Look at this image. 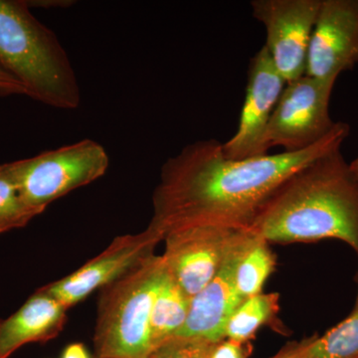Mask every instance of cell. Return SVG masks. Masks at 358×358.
Segmentation results:
<instances>
[{
	"instance_id": "cell-23",
	"label": "cell",
	"mask_w": 358,
	"mask_h": 358,
	"mask_svg": "<svg viewBox=\"0 0 358 358\" xmlns=\"http://www.w3.org/2000/svg\"><path fill=\"white\" fill-rule=\"evenodd\" d=\"M26 3L30 8L35 7V8L54 9L66 8V7L74 6L75 1L73 0H29L26 1Z\"/></svg>"
},
{
	"instance_id": "cell-24",
	"label": "cell",
	"mask_w": 358,
	"mask_h": 358,
	"mask_svg": "<svg viewBox=\"0 0 358 358\" xmlns=\"http://www.w3.org/2000/svg\"><path fill=\"white\" fill-rule=\"evenodd\" d=\"M62 358H91L83 343H75L66 346Z\"/></svg>"
},
{
	"instance_id": "cell-2",
	"label": "cell",
	"mask_w": 358,
	"mask_h": 358,
	"mask_svg": "<svg viewBox=\"0 0 358 358\" xmlns=\"http://www.w3.org/2000/svg\"><path fill=\"white\" fill-rule=\"evenodd\" d=\"M248 229L268 244L339 240L358 259V180L341 148L285 179Z\"/></svg>"
},
{
	"instance_id": "cell-12",
	"label": "cell",
	"mask_w": 358,
	"mask_h": 358,
	"mask_svg": "<svg viewBox=\"0 0 358 358\" xmlns=\"http://www.w3.org/2000/svg\"><path fill=\"white\" fill-rule=\"evenodd\" d=\"M252 236V231L239 230L217 274L192 299L187 320L176 336L200 338L212 343L225 339L228 320L244 301L236 289L235 270Z\"/></svg>"
},
{
	"instance_id": "cell-11",
	"label": "cell",
	"mask_w": 358,
	"mask_h": 358,
	"mask_svg": "<svg viewBox=\"0 0 358 358\" xmlns=\"http://www.w3.org/2000/svg\"><path fill=\"white\" fill-rule=\"evenodd\" d=\"M358 65V0H322L306 75L336 78Z\"/></svg>"
},
{
	"instance_id": "cell-3",
	"label": "cell",
	"mask_w": 358,
	"mask_h": 358,
	"mask_svg": "<svg viewBox=\"0 0 358 358\" xmlns=\"http://www.w3.org/2000/svg\"><path fill=\"white\" fill-rule=\"evenodd\" d=\"M25 0H0V71L20 82L26 96L74 110L81 90L55 33L33 15Z\"/></svg>"
},
{
	"instance_id": "cell-19",
	"label": "cell",
	"mask_w": 358,
	"mask_h": 358,
	"mask_svg": "<svg viewBox=\"0 0 358 358\" xmlns=\"http://www.w3.org/2000/svg\"><path fill=\"white\" fill-rule=\"evenodd\" d=\"M216 343L176 336L162 343L148 358H209Z\"/></svg>"
},
{
	"instance_id": "cell-5",
	"label": "cell",
	"mask_w": 358,
	"mask_h": 358,
	"mask_svg": "<svg viewBox=\"0 0 358 358\" xmlns=\"http://www.w3.org/2000/svg\"><path fill=\"white\" fill-rule=\"evenodd\" d=\"M109 166L105 148L89 138L9 162L21 197L40 213L55 200L102 178Z\"/></svg>"
},
{
	"instance_id": "cell-22",
	"label": "cell",
	"mask_w": 358,
	"mask_h": 358,
	"mask_svg": "<svg viewBox=\"0 0 358 358\" xmlns=\"http://www.w3.org/2000/svg\"><path fill=\"white\" fill-rule=\"evenodd\" d=\"M26 95L24 87L13 77L0 71V96Z\"/></svg>"
},
{
	"instance_id": "cell-17",
	"label": "cell",
	"mask_w": 358,
	"mask_h": 358,
	"mask_svg": "<svg viewBox=\"0 0 358 358\" xmlns=\"http://www.w3.org/2000/svg\"><path fill=\"white\" fill-rule=\"evenodd\" d=\"M355 281L357 293L352 312L322 336L313 334L308 358H358V267Z\"/></svg>"
},
{
	"instance_id": "cell-1",
	"label": "cell",
	"mask_w": 358,
	"mask_h": 358,
	"mask_svg": "<svg viewBox=\"0 0 358 358\" xmlns=\"http://www.w3.org/2000/svg\"><path fill=\"white\" fill-rule=\"evenodd\" d=\"M350 124L336 122L324 140L299 152L229 159L218 141H194L169 157L152 195L148 227L164 239L169 231L192 225L248 229L282 181L317 157L341 148Z\"/></svg>"
},
{
	"instance_id": "cell-25",
	"label": "cell",
	"mask_w": 358,
	"mask_h": 358,
	"mask_svg": "<svg viewBox=\"0 0 358 358\" xmlns=\"http://www.w3.org/2000/svg\"><path fill=\"white\" fill-rule=\"evenodd\" d=\"M350 166L353 174H355V178H357L358 180V157H355L352 162H350Z\"/></svg>"
},
{
	"instance_id": "cell-14",
	"label": "cell",
	"mask_w": 358,
	"mask_h": 358,
	"mask_svg": "<svg viewBox=\"0 0 358 358\" xmlns=\"http://www.w3.org/2000/svg\"><path fill=\"white\" fill-rule=\"evenodd\" d=\"M192 299L169 273H166L155 298L150 317V343L152 352L174 338L185 326Z\"/></svg>"
},
{
	"instance_id": "cell-13",
	"label": "cell",
	"mask_w": 358,
	"mask_h": 358,
	"mask_svg": "<svg viewBox=\"0 0 358 358\" xmlns=\"http://www.w3.org/2000/svg\"><path fill=\"white\" fill-rule=\"evenodd\" d=\"M67 308L43 289L6 320H0V358H9L23 345L46 343L64 329Z\"/></svg>"
},
{
	"instance_id": "cell-16",
	"label": "cell",
	"mask_w": 358,
	"mask_h": 358,
	"mask_svg": "<svg viewBox=\"0 0 358 358\" xmlns=\"http://www.w3.org/2000/svg\"><path fill=\"white\" fill-rule=\"evenodd\" d=\"M275 264L277 258L271 244L253 233L235 270V284L243 300L263 293L264 286L274 272Z\"/></svg>"
},
{
	"instance_id": "cell-20",
	"label": "cell",
	"mask_w": 358,
	"mask_h": 358,
	"mask_svg": "<svg viewBox=\"0 0 358 358\" xmlns=\"http://www.w3.org/2000/svg\"><path fill=\"white\" fill-rule=\"evenodd\" d=\"M251 352L250 343H239L225 338L214 345L209 358H248Z\"/></svg>"
},
{
	"instance_id": "cell-4",
	"label": "cell",
	"mask_w": 358,
	"mask_h": 358,
	"mask_svg": "<svg viewBox=\"0 0 358 358\" xmlns=\"http://www.w3.org/2000/svg\"><path fill=\"white\" fill-rule=\"evenodd\" d=\"M166 268L162 255L148 257L101 289L95 345L98 358H148L150 317Z\"/></svg>"
},
{
	"instance_id": "cell-15",
	"label": "cell",
	"mask_w": 358,
	"mask_h": 358,
	"mask_svg": "<svg viewBox=\"0 0 358 358\" xmlns=\"http://www.w3.org/2000/svg\"><path fill=\"white\" fill-rule=\"evenodd\" d=\"M279 312V293H261L245 299L228 320L225 338L250 343L261 327L274 324Z\"/></svg>"
},
{
	"instance_id": "cell-18",
	"label": "cell",
	"mask_w": 358,
	"mask_h": 358,
	"mask_svg": "<svg viewBox=\"0 0 358 358\" xmlns=\"http://www.w3.org/2000/svg\"><path fill=\"white\" fill-rule=\"evenodd\" d=\"M40 214L21 197L9 162L0 164V234L25 227Z\"/></svg>"
},
{
	"instance_id": "cell-10",
	"label": "cell",
	"mask_w": 358,
	"mask_h": 358,
	"mask_svg": "<svg viewBox=\"0 0 358 358\" xmlns=\"http://www.w3.org/2000/svg\"><path fill=\"white\" fill-rule=\"evenodd\" d=\"M162 241L164 239L159 233L148 226L138 234L115 238L102 253L72 274L42 289L68 310L154 255L155 247Z\"/></svg>"
},
{
	"instance_id": "cell-6",
	"label": "cell",
	"mask_w": 358,
	"mask_h": 358,
	"mask_svg": "<svg viewBox=\"0 0 358 358\" xmlns=\"http://www.w3.org/2000/svg\"><path fill=\"white\" fill-rule=\"evenodd\" d=\"M336 80L303 75L287 83L268 124V148L279 145L286 152H299L324 140L336 124L329 114Z\"/></svg>"
},
{
	"instance_id": "cell-8",
	"label": "cell",
	"mask_w": 358,
	"mask_h": 358,
	"mask_svg": "<svg viewBox=\"0 0 358 358\" xmlns=\"http://www.w3.org/2000/svg\"><path fill=\"white\" fill-rule=\"evenodd\" d=\"M237 228L192 225L169 231L162 254L167 273L192 299L221 267Z\"/></svg>"
},
{
	"instance_id": "cell-21",
	"label": "cell",
	"mask_w": 358,
	"mask_h": 358,
	"mask_svg": "<svg viewBox=\"0 0 358 358\" xmlns=\"http://www.w3.org/2000/svg\"><path fill=\"white\" fill-rule=\"evenodd\" d=\"M312 339L313 336L300 341H291L270 358H308V346Z\"/></svg>"
},
{
	"instance_id": "cell-9",
	"label": "cell",
	"mask_w": 358,
	"mask_h": 358,
	"mask_svg": "<svg viewBox=\"0 0 358 358\" xmlns=\"http://www.w3.org/2000/svg\"><path fill=\"white\" fill-rule=\"evenodd\" d=\"M286 84L267 48L263 46L249 62L236 133L222 143L223 154L227 159H246L268 155L266 136L268 124Z\"/></svg>"
},
{
	"instance_id": "cell-7",
	"label": "cell",
	"mask_w": 358,
	"mask_h": 358,
	"mask_svg": "<svg viewBox=\"0 0 358 358\" xmlns=\"http://www.w3.org/2000/svg\"><path fill=\"white\" fill-rule=\"evenodd\" d=\"M322 0H253L254 18L266 28V44L286 83L306 75L308 47Z\"/></svg>"
}]
</instances>
